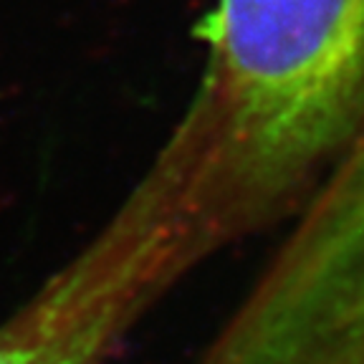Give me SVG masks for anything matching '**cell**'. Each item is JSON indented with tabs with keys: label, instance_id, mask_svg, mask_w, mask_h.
<instances>
[{
	"label": "cell",
	"instance_id": "1",
	"mask_svg": "<svg viewBox=\"0 0 364 364\" xmlns=\"http://www.w3.org/2000/svg\"><path fill=\"white\" fill-rule=\"evenodd\" d=\"M193 99L230 235L294 215L364 129V0H215Z\"/></svg>",
	"mask_w": 364,
	"mask_h": 364
},
{
	"label": "cell",
	"instance_id": "2",
	"mask_svg": "<svg viewBox=\"0 0 364 364\" xmlns=\"http://www.w3.org/2000/svg\"><path fill=\"white\" fill-rule=\"evenodd\" d=\"M228 243L208 129L190 102L104 225L0 321V364H107L136 321Z\"/></svg>",
	"mask_w": 364,
	"mask_h": 364
},
{
	"label": "cell",
	"instance_id": "3",
	"mask_svg": "<svg viewBox=\"0 0 364 364\" xmlns=\"http://www.w3.org/2000/svg\"><path fill=\"white\" fill-rule=\"evenodd\" d=\"M256 286L294 329L364 359V129L294 213Z\"/></svg>",
	"mask_w": 364,
	"mask_h": 364
}]
</instances>
